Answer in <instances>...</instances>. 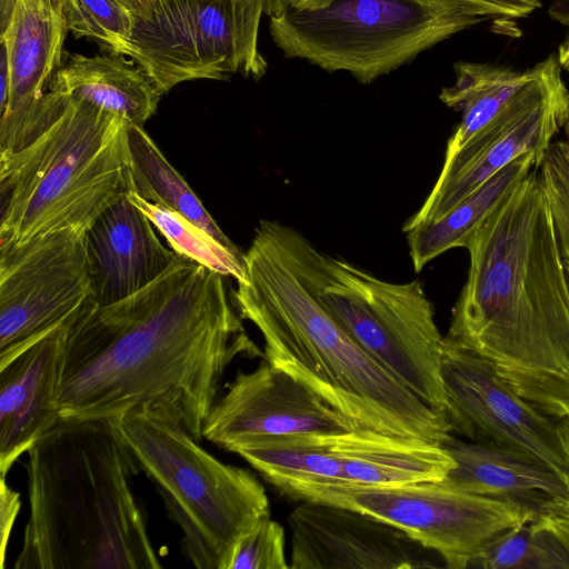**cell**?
I'll return each instance as SVG.
<instances>
[{"label": "cell", "instance_id": "obj_27", "mask_svg": "<svg viewBox=\"0 0 569 569\" xmlns=\"http://www.w3.org/2000/svg\"><path fill=\"white\" fill-rule=\"evenodd\" d=\"M68 31L108 53L128 57L134 16L117 0H63Z\"/></svg>", "mask_w": 569, "mask_h": 569}, {"label": "cell", "instance_id": "obj_10", "mask_svg": "<svg viewBox=\"0 0 569 569\" xmlns=\"http://www.w3.org/2000/svg\"><path fill=\"white\" fill-rule=\"evenodd\" d=\"M236 453L276 488L290 482L395 486L441 481L456 466L439 443L368 428L258 438Z\"/></svg>", "mask_w": 569, "mask_h": 569}, {"label": "cell", "instance_id": "obj_16", "mask_svg": "<svg viewBox=\"0 0 569 569\" xmlns=\"http://www.w3.org/2000/svg\"><path fill=\"white\" fill-rule=\"evenodd\" d=\"M358 427L312 390L266 359L238 371L211 407L202 438L234 452L266 437L346 431Z\"/></svg>", "mask_w": 569, "mask_h": 569}, {"label": "cell", "instance_id": "obj_25", "mask_svg": "<svg viewBox=\"0 0 569 569\" xmlns=\"http://www.w3.org/2000/svg\"><path fill=\"white\" fill-rule=\"evenodd\" d=\"M129 199L150 219L166 238L171 249L187 259L206 266L224 277L241 281L246 277L243 253L231 249L180 213L161 204L149 202L134 192Z\"/></svg>", "mask_w": 569, "mask_h": 569}, {"label": "cell", "instance_id": "obj_22", "mask_svg": "<svg viewBox=\"0 0 569 569\" xmlns=\"http://www.w3.org/2000/svg\"><path fill=\"white\" fill-rule=\"evenodd\" d=\"M533 151L515 159L438 220L407 231L409 253L417 272L446 251L466 248L471 234L513 189L540 164Z\"/></svg>", "mask_w": 569, "mask_h": 569}, {"label": "cell", "instance_id": "obj_3", "mask_svg": "<svg viewBox=\"0 0 569 569\" xmlns=\"http://www.w3.org/2000/svg\"><path fill=\"white\" fill-rule=\"evenodd\" d=\"M231 292L263 339V359L361 428L441 445L451 435L432 409L372 359L319 302L295 269L278 221L261 220Z\"/></svg>", "mask_w": 569, "mask_h": 569}, {"label": "cell", "instance_id": "obj_9", "mask_svg": "<svg viewBox=\"0 0 569 569\" xmlns=\"http://www.w3.org/2000/svg\"><path fill=\"white\" fill-rule=\"evenodd\" d=\"M277 489L296 500L351 508L381 519L437 551L452 569L469 568L488 540L537 517V510L525 503L463 492L440 481L395 486L290 482Z\"/></svg>", "mask_w": 569, "mask_h": 569}, {"label": "cell", "instance_id": "obj_26", "mask_svg": "<svg viewBox=\"0 0 569 569\" xmlns=\"http://www.w3.org/2000/svg\"><path fill=\"white\" fill-rule=\"evenodd\" d=\"M569 569V553L535 520L508 528L480 549L469 568Z\"/></svg>", "mask_w": 569, "mask_h": 569}, {"label": "cell", "instance_id": "obj_6", "mask_svg": "<svg viewBox=\"0 0 569 569\" xmlns=\"http://www.w3.org/2000/svg\"><path fill=\"white\" fill-rule=\"evenodd\" d=\"M114 421L180 527L184 557L197 569H222L234 541L270 517L263 486L247 469L204 450L173 405L146 402Z\"/></svg>", "mask_w": 569, "mask_h": 569}, {"label": "cell", "instance_id": "obj_13", "mask_svg": "<svg viewBox=\"0 0 569 569\" xmlns=\"http://www.w3.org/2000/svg\"><path fill=\"white\" fill-rule=\"evenodd\" d=\"M441 376L452 433L531 457L566 481L558 425L519 396L483 357L445 338Z\"/></svg>", "mask_w": 569, "mask_h": 569}, {"label": "cell", "instance_id": "obj_39", "mask_svg": "<svg viewBox=\"0 0 569 569\" xmlns=\"http://www.w3.org/2000/svg\"><path fill=\"white\" fill-rule=\"evenodd\" d=\"M565 263H566V269H567V273H568V278H569V261L565 262Z\"/></svg>", "mask_w": 569, "mask_h": 569}, {"label": "cell", "instance_id": "obj_35", "mask_svg": "<svg viewBox=\"0 0 569 569\" xmlns=\"http://www.w3.org/2000/svg\"><path fill=\"white\" fill-rule=\"evenodd\" d=\"M549 14L562 26L569 27V0L557 1L550 7ZM557 58L560 67L569 71V33L559 44Z\"/></svg>", "mask_w": 569, "mask_h": 569}, {"label": "cell", "instance_id": "obj_23", "mask_svg": "<svg viewBox=\"0 0 569 569\" xmlns=\"http://www.w3.org/2000/svg\"><path fill=\"white\" fill-rule=\"evenodd\" d=\"M455 81L443 87L439 99L461 112V120L449 138L445 159L452 157L488 124L532 78L533 68L525 71L490 62L457 61Z\"/></svg>", "mask_w": 569, "mask_h": 569}, {"label": "cell", "instance_id": "obj_20", "mask_svg": "<svg viewBox=\"0 0 569 569\" xmlns=\"http://www.w3.org/2000/svg\"><path fill=\"white\" fill-rule=\"evenodd\" d=\"M441 446L456 462L440 482L463 492L513 500L533 509L567 495L561 478L529 456L451 435Z\"/></svg>", "mask_w": 569, "mask_h": 569}, {"label": "cell", "instance_id": "obj_7", "mask_svg": "<svg viewBox=\"0 0 569 569\" xmlns=\"http://www.w3.org/2000/svg\"><path fill=\"white\" fill-rule=\"evenodd\" d=\"M278 230L299 276L348 335L423 402L443 412L445 337L423 284L379 279L319 250L291 227L279 222Z\"/></svg>", "mask_w": 569, "mask_h": 569}, {"label": "cell", "instance_id": "obj_24", "mask_svg": "<svg viewBox=\"0 0 569 569\" xmlns=\"http://www.w3.org/2000/svg\"><path fill=\"white\" fill-rule=\"evenodd\" d=\"M128 148L132 192L180 213L222 244L238 249L143 127L129 123Z\"/></svg>", "mask_w": 569, "mask_h": 569}, {"label": "cell", "instance_id": "obj_12", "mask_svg": "<svg viewBox=\"0 0 569 569\" xmlns=\"http://www.w3.org/2000/svg\"><path fill=\"white\" fill-rule=\"evenodd\" d=\"M89 297L86 230L0 244V367L69 321Z\"/></svg>", "mask_w": 569, "mask_h": 569}, {"label": "cell", "instance_id": "obj_33", "mask_svg": "<svg viewBox=\"0 0 569 569\" xmlns=\"http://www.w3.org/2000/svg\"><path fill=\"white\" fill-rule=\"evenodd\" d=\"M21 507L20 493L6 481L0 480V565L4 568L7 547L9 538Z\"/></svg>", "mask_w": 569, "mask_h": 569}, {"label": "cell", "instance_id": "obj_1", "mask_svg": "<svg viewBox=\"0 0 569 569\" xmlns=\"http://www.w3.org/2000/svg\"><path fill=\"white\" fill-rule=\"evenodd\" d=\"M263 357L229 298L224 276L177 254L140 291L107 306L89 297L69 323L61 420H116L167 402L199 441L238 357Z\"/></svg>", "mask_w": 569, "mask_h": 569}, {"label": "cell", "instance_id": "obj_28", "mask_svg": "<svg viewBox=\"0 0 569 569\" xmlns=\"http://www.w3.org/2000/svg\"><path fill=\"white\" fill-rule=\"evenodd\" d=\"M284 529L270 517L242 533L230 548L222 569H289Z\"/></svg>", "mask_w": 569, "mask_h": 569}, {"label": "cell", "instance_id": "obj_18", "mask_svg": "<svg viewBox=\"0 0 569 569\" xmlns=\"http://www.w3.org/2000/svg\"><path fill=\"white\" fill-rule=\"evenodd\" d=\"M71 319L0 367L1 477L61 421L59 400Z\"/></svg>", "mask_w": 569, "mask_h": 569}, {"label": "cell", "instance_id": "obj_11", "mask_svg": "<svg viewBox=\"0 0 569 569\" xmlns=\"http://www.w3.org/2000/svg\"><path fill=\"white\" fill-rule=\"evenodd\" d=\"M532 68V78L510 102L445 159L429 196L403 224L405 232L440 219L521 154L533 151L542 160L552 138L569 122V89L557 56L549 54Z\"/></svg>", "mask_w": 569, "mask_h": 569}, {"label": "cell", "instance_id": "obj_36", "mask_svg": "<svg viewBox=\"0 0 569 569\" xmlns=\"http://www.w3.org/2000/svg\"><path fill=\"white\" fill-rule=\"evenodd\" d=\"M124 6L137 20H149L174 0H117Z\"/></svg>", "mask_w": 569, "mask_h": 569}, {"label": "cell", "instance_id": "obj_21", "mask_svg": "<svg viewBox=\"0 0 569 569\" xmlns=\"http://www.w3.org/2000/svg\"><path fill=\"white\" fill-rule=\"evenodd\" d=\"M50 90L89 102L140 127L156 113L164 94L141 66L116 53H69Z\"/></svg>", "mask_w": 569, "mask_h": 569}, {"label": "cell", "instance_id": "obj_37", "mask_svg": "<svg viewBox=\"0 0 569 569\" xmlns=\"http://www.w3.org/2000/svg\"><path fill=\"white\" fill-rule=\"evenodd\" d=\"M0 44V107H2L8 98L11 71L7 46L1 41Z\"/></svg>", "mask_w": 569, "mask_h": 569}, {"label": "cell", "instance_id": "obj_14", "mask_svg": "<svg viewBox=\"0 0 569 569\" xmlns=\"http://www.w3.org/2000/svg\"><path fill=\"white\" fill-rule=\"evenodd\" d=\"M68 32L63 0H17L0 31L10 62V88L0 107V156L21 150L60 116L68 96L50 90Z\"/></svg>", "mask_w": 569, "mask_h": 569}, {"label": "cell", "instance_id": "obj_17", "mask_svg": "<svg viewBox=\"0 0 569 569\" xmlns=\"http://www.w3.org/2000/svg\"><path fill=\"white\" fill-rule=\"evenodd\" d=\"M288 526L291 569L446 567L437 551L356 509L306 500L290 512Z\"/></svg>", "mask_w": 569, "mask_h": 569}, {"label": "cell", "instance_id": "obj_2", "mask_svg": "<svg viewBox=\"0 0 569 569\" xmlns=\"http://www.w3.org/2000/svg\"><path fill=\"white\" fill-rule=\"evenodd\" d=\"M535 168L471 234L448 341L487 359L525 400L569 416V278Z\"/></svg>", "mask_w": 569, "mask_h": 569}, {"label": "cell", "instance_id": "obj_29", "mask_svg": "<svg viewBox=\"0 0 569 569\" xmlns=\"http://www.w3.org/2000/svg\"><path fill=\"white\" fill-rule=\"evenodd\" d=\"M545 191L565 262L569 261V141L551 142L539 164Z\"/></svg>", "mask_w": 569, "mask_h": 569}, {"label": "cell", "instance_id": "obj_38", "mask_svg": "<svg viewBox=\"0 0 569 569\" xmlns=\"http://www.w3.org/2000/svg\"><path fill=\"white\" fill-rule=\"evenodd\" d=\"M566 136L568 138V141H569V122L566 124Z\"/></svg>", "mask_w": 569, "mask_h": 569}, {"label": "cell", "instance_id": "obj_30", "mask_svg": "<svg viewBox=\"0 0 569 569\" xmlns=\"http://www.w3.org/2000/svg\"><path fill=\"white\" fill-rule=\"evenodd\" d=\"M236 24L239 72L259 80L267 71V61L259 50V27L264 14V0H230Z\"/></svg>", "mask_w": 569, "mask_h": 569}, {"label": "cell", "instance_id": "obj_4", "mask_svg": "<svg viewBox=\"0 0 569 569\" xmlns=\"http://www.w3.org/2000/svg\"><path fill=\"white\" fill-rule=\"evenodd\" d=\"M29 519L14 569H159L114 420H61L28 451Z\"/></svg>", "mask_w": 569, "mask_h": 569}, {"label": "cell", "instance_id": "obj_19", "mask_svg": "<svg viewBox=\"0 0 569 569\" xmlns=\"http://www.w3.org/2000/svg\"><path fill=\"white\" fill-rule=\"evenodd\" d=\"M152 226L126 193L87 229L86 251L96 305L114 303L140 291L171 266L177 253L161 243Z\"/></svg>", "mask_w": 569, "mask_h": 569}, {"label": "cell", "instance_id": "obj_31", "mask_svg": "<svg viewBox=\"0 0 569 569\" xmlns=\"http://www.w3.org/2000/svg\"><path fill=\"white\" fill-rule=\"evenodd\" d=\"M557 425L569 468V416L558 420ZM565 485L567 495L545 501L535 521L550 531L569 553V473Z\"/></svg>", "mask_w": 569, "mask_h": 569}, {"label": "cell", "instance_id": "obj_8", "mask_svg": "<svg viewBox=\"0 0 569 569\" xmlns=\"http://www.w3.org/2000/svg\"><path fill=\"white\" fill-rule=\"evenodd\" d=\"M485 20L449 0H333L269 18L284 57L368 84Z\"/></svg>", "mask_w": 569, "mask_h": 569}, {"label": "cell", "instance_id": "obj_32", "mask_svg": "<svg viewBox=\"0 0 569 569\" xmlns=\"http://www.w3.org/2000/svg\"><path fill=\"white\" fill-rule=\"evenodd\" d=\"M485 21L515 20L530 16L542 6V0H449Z\"/></svg>", "mask_w": 569, "mask_h": 569}, {"label": "cell", "instance_id": "obj_34", "mask_svg": "<svg viewBox=\"0 0 569 569\" xmlns=\"http://www.w3.org/2000/svg\"><path fill=\"white\" fill-rule=\"evenodd\" d=\"M333 0H264V14L269 18L292 11H312L329 6Z\"/></svg>", "mask_w": 569, "mask_h": 569}, {"label": "cell", "instance_id": "obj_15", "mask_svg": "<svg viewBox=\"0 0 569 569\" xmlns=\"http://www.w3.org/2000/svg\"><path fill=\"white\" fill-rule=\"evenodd\" d=\"M128 58L163 93L184 81L226 80L239 72L230 0H174L149 20H137Z\"/></svg>", "mask_w": 569, "mask_h": 569}, {"label": "cell", "instance_id": "obj_5", "mask_svg": "<svg viewBox=\"0 0 569 569\" xmlns=\"http://www.w3.org/2000/svg\"><path fill=\"white\" fill-rule=\"evenodd\" d=\"M129 122L69 97L36 140L0 156V244L86 230L131 191Z\"/></svg>", "mask_w": 569, "mask_h": 569}]
</instances>
